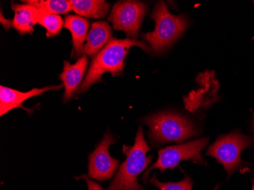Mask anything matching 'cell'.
Here are the masks:
<instances>
[{
  "mask_svg": "<svg viewBox=\"0 0 254 190\" xmlns=\"http://www.w3.org/2000/svg\"><path fill=\"white\" fill-rule=\"evenodd\" d=\"M141 121L149 128L148 136L153 147L171 142L181 143L200 132L188 117L171 111L152 114Z\"/></svg>",
  "mask_w": 254,
  "mask_h": 190,
  "instance_id": "obj_2",
  "label": "cell"
},
{
  "mask_svg": "<svg viewBox=\"0 0 254 190\" xmlns=\"http://www.w3.org/2000/svg\"><path fill=\"white\" fill-rule=\"evenodd\" d=\"M253 39H254V38H253Z\"/></svg>",
  "mask_w": 254,
  "mask_h": 190,
  "instance_id": "obj_22",
  "label": "cell"
},
{
  "mask_svg": "<svg viewBox=\"0 0 254 190\" xmlns=\"http://www.w3.org/2000/svg\"><path fill=\"white\" fill-rule=\"evenodd\" d=\"M147 10L146 4L140 1H120L114 5L108 20L114 29L136 41Z\"/></svg>",
  "mask_w": 254,
  "mask_h": 190,
  "instance_id": "obj_7",
  "label": "cell"
},
{
  "mask_svg": "<svg viewBox=\"0 0 254 190\" xmlns=\"http://www.w3.org/2000/svg\"><path fill=\"white\" fill-rule=\"evenodd\" d=\"M209 138H199L179 145H173L159 150L158 160L144 173L142 181L145 184H148V180L149 179L148 177L152 170L158 169L161 173H164L168 169H175L178 167L181 161H192L205 165L206 164L202 158V151L209 143Z\"/></svg>",
  "mask_w": 254,
  "mask_h": 190,
  "instance_id": "obj_6",
  "label": "cell"
},
{
  "mask_svg": "<svg viewBox=\"0 0 254 190\" xmlns=\"http://www.w3.org/2000/svg\"><path fill=\"white\" fill-rule=\"evenodd\" d=\"M64 87V85H51L42 88H33L27 92H21L8 87L0 86V116H2L15 108H23L28 113L31 110L23 107V103L29 98L42 95L48 91H58Z\"/></svg>",
  "mask_w": 254,
  "mask_h": 190,
  "instance_id": "obj_9",
  "label": "cell"
},
{
  "mask_svg": "<svg viewBox=\"0 0 254 190\" xmlns=\"http://www.w3.org/2000/svg\"><path fill=\"white\" fill-rule=\"evenodd\" d=\"M254 145V138L235 131L221 135L207 150V155L213 157L224 166L228 177L237 170L243 167L241 153Z\"/></svg>",
  "mask_w": 254,
  "mask_h": 190,
  "instance_id": "obj_5",
  "label": "cell"
},
{
  "mask_svg": "<svg viewBox=\"0 0 254 190\" xmlns=\"http://www.w3.org/2000/svg\"><path fill=\"white\" fill-rule=\"evenodd\" d=\"M22 2L33 5L38 8L40 12L54 15H65L72 9L70 1L67 0H30Z\"/></svg>",
  "mask_w": 254,
  "mask_h": 190,
  "instance_id": "obj_15",
  "label": "cell"
},
{
  "mask_svg": "<svg viewBox=\"0 0 254 190\" xmlns=\"http://www.w3.org/2000/svg\"><path fill=\"white\" fill-rule=\"evenodd\" d=\"M132 47H140L145 52L151 51L149 46L140 41L112 38L91 61L88 73L78 91V94L86 91L91 85L102 81V75L110 72L113 76L123 75L124 61Z\"/></svg>",
  "mask_w": 254,
  "mask_h": 190,
  "instance_id": "obj_1",
  "label": "cell"
},
{
  "mask_svg": "<svg viewBox=\"0 0 254 190\" xmlns=\"http://www.w3.org/2000/svg\"><path fill=\"white\" fill-rule=\"evenodd\" d=\"M252 127H253V131H254V118H253Z\"/></svg>",
  "mask_w": 254,
  "mask_h": 190,
  "instance_id": "obj_20",
  "label": "cell"
},
{
  "mask_svg": "<svg viewBox=\"0 0 254 190\" xmlns=\"http://www.w3.org/2000/svg\"><path fill=\"white\" fill-rule=\"evenodd\" d=\"M1 23H2L4 28H5L6 31L12 28V21H10V20L6 19V18H4L2 11H1Z\"/></svg>",
  "mask_w": 254,
  "mask_h": 190,
  "instance_id": "obj_19",
  "label": "cell"
},
{
  "mask_svg": "<svg viewBox=\"0 0 254 190\" xmlns=\"http://www.w3.org/2000/svg\"><path fill=\"white\" fill-rule=\"evenodd\" d=\"M123 148L127 159L121 164L107 190H146L138 184V176L146 169L153 158L146 156L151 148L145 141L142 127H138L134 145H124Z\"/></svg>",
  "mask_w": 254,
  "mask_h": 190,
  "instance_id": "obj_3",
  "label": "cell"
},
{
  "mask_svg": "<svg viewBox=\"0 0 254 190\" xmlns=\"http://www.w3.org/2000/svg\"><path fill=\"white\" fill-rule=\"evenodd\" d=\"M70 2L75 13L88 18H105L109 11L110 4L102 0H72Z\"/></svg>",
  "mask_w": 254,
  "mask_h": 190,
  "instance_id": "obj_14",
  "label": "cell"
},
{
  "mask_svg": "<svg viewBox=\"0 0 254 190\" xmlns=\"http://www.w3.org/2000/svg\"><path fill=\"white\" fill-rule=\"evenodd\" d=\"M64 28L70 31L72 38V56L79 59L84 56V42L88 35L89 21L78 15H67L64 21Z\"/></svg>",
  "mask_w": 254,
  "mask_h": 190,
  "instance_id": "obj_13",
  "label": "cell"
},
{
  "mask_svg": "<svg viewBox=\"0 0 254 190\" xmlns=\"http://www.w3.org/2000/svg\"><path fill=\"white\" fill-rule=\"evenodd\" d=\"M39 25L45 28L47 38H54L61 33L64 22L60 15L41 12Z\"/></svg>",
  "mask_w": 254,
  "mask_h": 190,
  "instance_id": "obj_16",
  "label": "cell"
},
{
  "mask_svg": "<svg viewBox=\"0 0 254 190\" xmlns=\"http://www.w3.org/2000/svg\"><path fill=\"white\" fill-rule=\"evenodd\" d=\"M15 12L12 20V28H15L21 36L26 34H32L34 27L38 24L41 12L38 8L29 4H11Z\"/></svg>",
  "mask_w": 254,
  "mask_h": 190,
  "instance_id": "obj_12",
  "label": "cell"
},
{
  "mask_svg": "<svg viewBox=\"0 0 254 190\" xmlns=\"http://www.w3.org/2000/svg\"><path fill=\"white\" fill-rule=\"evenodd\" d=\"M112 39L111 26L106 21L92 23L84 46V55L95 57Z\"/></svg>",
  "mask_w": 254,
  "mask_h": 190,
  "instance_id": "obj_11",
  "label": "cell"
},
{
  "mask_svg": "<svg viewBox=\"0 0 254 190\" xmlns=\"http://www.w3.org/2000/svg\"><path fill=\"white\" fill-rule=\"evenodd\" d=\"M115 138L110 131H107L102 140L97 145L93 152L88 157V177L95 181H108L111 179L119 167V161L112 158L109 147L115 143Z\"/></svg>",
  "mask_w": 254,
  "mask_h": 190,
  "instance_id": "obj_8",
  "label": "cell"
},
{
  "mask_svg": "<svg viewBox=\"0 0 254 190\" xmlns=\"http://www.w3.org/2000/svg\"><path fill=\"white\" fill-rule=\"evenodd\" d=\"M149 182L152 185L158 187L160 190H192L193 185V183L189 176H186L184 179L180 182L161 183L157 179L156 174H154L153 177L149 178ZM218 189V187H217L214 190H217Z\"/></svg>",
  "mask_w": 254,
  "mask_h": 190,
  "instance_id": "obj_17",
  "label": "cell"
},
{
  "mask_svg": "<svg viewBox=\"0 0 254 190\" xmlns=\"http://www.w3.org/2000/svg\"><path fill=\"white\" fill-rule=\"evenodd\" d=\"M151 18L155 21V30L142 34V39L148 43L154 55L166 51L182 36L188 27L186 15L170 13L166 4L162 1L155 5Z\"/></svg>",
  "mask_w": 254,
  "mask_h": 190,
  "instance_id": "obj_4",
  "label": "cell"
},
{
  "mask_svg": "<svg viewBox=\"0 0 254 190\" xmlns=\"http://www.w3.org/2000/svg\"><path fill=\"white\" fill-rule=\"evenodd\" d=\"M77 179L85 180L87 185H88V190H103L102 187L100 184L91 181L89 177H87L85 174L81 176V177H77Z\"/></svg>",
  "mask_w": 254,
  "mask_h": 190,
  "instance_id": "obj_18",
  "label": "cell"
},
{
  "mask_svg": "<svg viewBox=\"0 0 254 190\" xmlns=\"http://www.w3.org/2000/svg\"><path fill=\"white\" fill-rule=\"evenodd\" d=\"M88 64V56L84 55L78 59L77 62L71 64L68 61H64V70L59 75V78L63 81L64 95V102H68L78 93L81 84H82L84 75L86 72Z\"/></svg>",
  "mask_w": 254,
  "mask_h": 190,
  "instance_id": "obj_10",
  "label": "cell"
},
{
  "mask_svg": "<svg viewBox=\"0 0 254 190\" xmlns=\"http://www.w3.org/2000/svg\"><path fill=\"white\" fill-rule=\"evenodd\" d=\"M252 184H253V187H252V190H254V180H253V181H252Z\"/></svg>",
  "mask_w": 254,
  "mask_h": 190,
  "instance_id": "obj_21",
  "label": "cell"
}]
</instances>
